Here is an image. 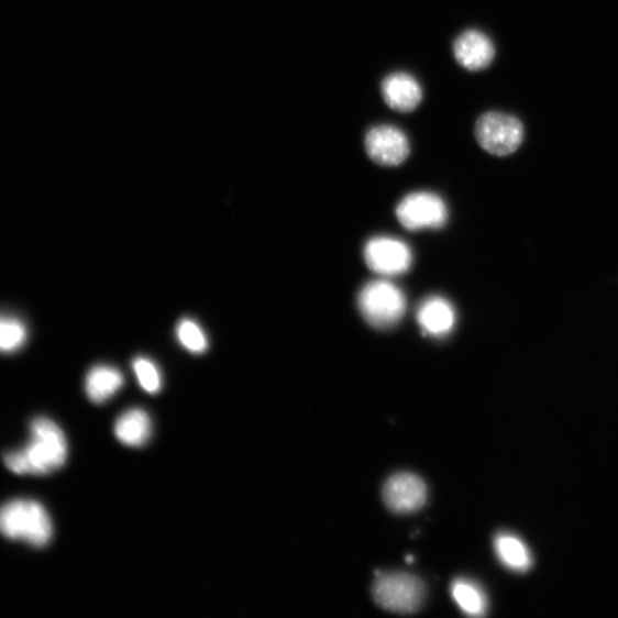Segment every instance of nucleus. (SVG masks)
I'll return each instance as SVG.
<instances>
[{"label":"nucleus","mask_w":618,"mask_h":618,"mask_svg":"<svg viewBox=\"0 0 618 618\" xmlns=\"http://www.w3.org/2000/svg\"><path fill=\"white\" fill-rule=\"evenodd\" d=\"M31 441L8 453L7 467L19 475H47L60 470L68 459V442L53 420L40 417L31 426Z\"/></svg>","instance_id":"1"},{"label":"nucleus","mask_w":618,"mask_h":618,"mask_svg":"<svg viewBox=\"0 0 618 618\" xmlns=\"http://www.w3.org/2000/svg\"><path fill=\"white\" fill-rule=\"evenodd\" d=\"M0 533L12 541L44 548L53 538V523L38 501L14 499L0 508Z\"/></svg>","instance_id":"2"},{"label":"nucleus","mask_w":618,"mask_h":618,"mask_svg":"<svg viewBox=\"0 0 618 618\" xmlns=\"http://www.w3.org/2000/svg\"><path fill=\"white\" fill-rule=\"evenodd\" d=\"M474 134L487 153L505 157L516 153L523 143L525 128L516 117L489 111L477 119Z\"/></svg>","instance_id":"3"},{"label":"nucleus","mask_w":618,"mask_h":618,"mask_svg":"<svg viewBox=\"0 0 618 618\" xmlns=\"http://www.w3.org/2000/svg\"><path fill=\"white\" fill-rule=\"evenodd\" d=\"M375 602L383 609L412 614L419 610L426 598V586L418 577L406 573L377 574L373 587Z\"/></svg>","instance_id":"4"},{"label":"nucleus","mask_w":618,"mask_h":618,"mask_svg":"<svg viewBox=\"0 0 618 618\" xmlns=\"http://www.w3.org/2000/svg\"><path fill=\"white\" fill-rule=\"evenodd\" d=\"M358 308L369 324L378 329H388L402 319L406 299L401 290L387 280H375L362 289Z\"/></svg>","instance_id":"5"},{"label":"nucleus","mask_w":618,"mask_h":618,"mask_svg":"<svg viewBox=\"0 0 618 618\" xmlns=\"http://www.w3.org/2000/svg\"><path fill=\"white\" fill-rule=\"evenodd\" d=\"M397 217L402 227L411 232L439 230L448 220V210L440 196L419 191L406 196L397 208Z\"/></svg>","instance_id":"6"},{"label":"nucleus","mask_w":618,"mask_h":618,"mask_svg":"<svg viewBox=\"0 0 618 618\" xmlns=\"http://www.w3.org/2000/svg\"><path fill=\"white\" fill-rule=\"evenodd\" d=\"M365 152L369 158L385 167H396L410 155V143L406 133L395 125L372 128L364 139Z\"/></svg>","instance_id":"7"},{"label":"nucleus","mask_w":618,"mask_h":618,"mask_svg":"<svg viewBox=\"0 0 618 618\" xmlns=\"http://www.w3.org/2000/svg\"><path fill=\"white\" fill-rule=\"evenodd\" d=\"M383 498L390 511L401 515L412 514L424 507L428 487L423 479L413 473H397L386 482Z\"/></svg>","instance_id":"8"},{"label":"nucleus","mask_w":618,"mask_h":618,"mask_svg":"<svg viewBox=\"0 0 618 618\" xmlns=\"http://www.w3.org/2000/svg\"><path fill=\"white\" fill-rule=\"evenodd\" d=\"M364 261L375 273L399 275L412 263L411 251L404 242L390 238H376L364 247Z\"/></svg>","instance_id":"9"},{"label":"nucleus","mask_w":618,"mask_h":618,"mask_svg":"<svg viewBox=\"0 0 618 618\" xmlns=\"http://www.w3.org/2000/svg\"><path fill=\"white\" fill-rule=\"evenodd\" d=\"M495 54L493 41L481 31H465L454 42L455 59L468 71L487 69L493 64Z\"/></svg>","instance_id":"10"},{"label":"nucleus","mask_w":618,"mask_h":618,"mask_svg":"<svg viewBox=\"0 0 618 618\" xmlns=\"http://www.w3.org/2000/svg\"><path fill=\"white\" fill-rule=\"evenodd\" d=\"M380 92L390 109L405 114L417 109L424 96L418 79L406 71L387 75L382 81Z\"/></svg>","instance_id":"11"},{"label":"nucleus","mask_w":618,"mask_h":618,"mask_svg":"<svg viewBox=\"0 0 618 618\" xmlns=\"http://www.w3.org/2000/svg\"><path fill=\"white\" fill-rule=\"evenodd\" d=\"M114 432L122 444L132 448L143 446L152 438L151 417L143 409H131L117 420Z\"/></svg>","instance_id":"12"},{"label":"nucleus","mask_w":618,"mask_h":618,"mask_svg":"<svg viewBox=\"0 0 618 618\" xmlns=\"http://www.w3.org/2000/svg\"><path fill=\"white\" fill-rule=\"evenodd\" d=\"M417 321L427 333L445 335L455 324V312L445 299L433 297L419 307Z\"/></svg>","instance_id":"13"},{"label":"nucleus","mask_w":618,"mask_h":618,"mask_svg":"<svg viewBox=\"0 0 618 618\" xmlns=\"http://www.w3.org/2000/svg\"><path fill=\"white\" fill-rule=\"evenodd\" d=\"M124 377L122 373L109 367V365H97L92 368L86 379V390L89 399L101 405L111 399L123 387Z\"/></svg>","instance_id":"14"},{"label":"nucleus","mask_w":618,"mask_h":618,"mask_svg":"<svg viewBox=\"0 0 618 618\" xmlns=\"http://www.w3.org/2000/svg\"><path fill=\"white\" fill-rule=\"evenodd\" d=\"M494 549L500 563L516 573H526L532 566V556L528 547L509 532H500L495 538Z\"/></svg>","instance_id":"15"},{"label":"nucleus","mask_w":618,"mask_h":618,"mask_svg":"<svg viewBox=\"0 0 618 618\" xmlns=\"http://www.w3.org/2000/svg\"><path fill=\"white\" fill-rule=\"evenodd\" d=\"M452 596L462 611L468 616L482 617L488 611V600L483 588L472 581L456 580L452 585Z\"/></svg>","instance_id":"16"},{"label":"nucleus","mask_w":618,"mask_h":618,"mask_svg":"<svg viewBox=\"0 0 618 618\" xmlns=\"http://www.w3.org/2000/svg\"><path fill=\"white\" fill-rule=\"evenodd\" d=\"M26 328L16 318L0 316V353H14L26 341Z\"/></svg>","instance_id":"17"},{"label":"nucleus","mask_w":618,"mask_h":618,"mask_svg":"<svg viewBox=\"0 0 618 618\" xmlns=\"http://www.w3.org/2000/svg\"><path fill=\"white\" fill-rule=\"evenodd\" d=\"M178 341L192 354H202L209 347L207 334L198 322L183 319L177 327Z\"/></svg>","instance_id":"18"},{"label":"nucleus","mask_w":618,"mask_h":618,"mask_svg":"<svg viewBox=\"0 0 618 618\" xmlns=\"http://www.w3.org/2000/svg\"><path fill=\"white\" fill-rule=\"evenodd\" d=\"M133 371L142 388L156 395L162 389V376L157 365L150 358L140 356L133 361Z\"/></svg>","instance_id":"19"}]
</instances>
